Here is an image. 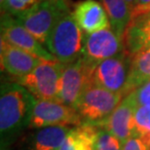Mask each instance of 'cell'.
Masks as SVG:
<instances>
[{
  "mask_svg": "<svg viewBox=\"0 0 150 150\" xmlns=\"http://www.w3.org/2000/svg\"><path fill=\"white\" fill-rule=\"evenodd\" d=\"M36 98L19 83H5L0 94L2 144L30 124Z\"/></svg>",
  "mask_w": 150,
  "mask_h": 150,
  "instance_id": "6da1fadb",
  "label": "cell"
},
{
  "mask_svg": "<svg viewBox=\"0 0 150 150\" xmlns=\"http://www.w3.org/2000/svg\"><path fill=\"white\" fill-rule=\"evenodd\" d=\"M85 34L68 11L59 18L45 44L47 50L62 64L76 61L83 54Z\"/></svg>",
  "mask_w": 150,
  "mask_h": 150,
  "instance_id": "7a4b0ae2",
  "label": "cell"
},
{
  "mask_svg": "<svg viewBox=\"0 0 150 150\" xmlns=\"http://www.w3.org/2000/svg\"><path fill=\"white\" fill-rule=\"evenodd\" d=\"M64 68L59 61H43L30 73L18 78V83L36 100L59 101Z\"/></svg>",
  "mask_w": 150,
  "mask_h": 150,
  "instance_id": "3957f363",
  "label": "cell"
},
{
  "mask_svg": "<svg viewBox=\"0 0 150 150\" xmlns=\"http://www.w3.org/2000/svg\"><path fill=\"white\" fill-rule=\"evenodd\" d=\"M122 97L92 84L85 90L74 108L83 123L100 126L119 105Z\"/></svg>",
  "mask_w": 150,
  "mask_h": 150,
  "instance_id": "277c9868",
  "label": "cell"
},
{
  "mask_svg": "<svg viewBox=\"0 0 150 150\" xmlns=\"http://www.w3.org/2000/svg\"><path fill=\"white\" fill-rule=\"evenodd\" d=\"M69 0H46L33 10L16 19L45 45L49 34L62 15L70 11Z\"/></svg>",
  "mask_w": 150,
  "mask_h": 150,
  "instance_id": "5b68a950",
  "label": "cell"
},
{
  "mask_svg": "<svg viewBox=\"0 0 150 150\" xmlns=\"http://www.w3.org/2000/svg\"><path fill=\"white\" fill-rule=\"evenodd\" d=\"M132 57L123 52L95 65L92 83L110 92L126 96L131 74Z\"/></svg>",
  "mask_w": 150,
  "mask_h": 150,
  "instance_id": "8992f818",
  "label": "cell"
},
{
  "mask_svg": "<svg viewBox=\"0 0 150 150\" xmlns=\"http://www.w3.org/2000/svg\"><path fill=\"white\" fill-rule=\"evenodd\" d=\"M95 65L83 56L64 65L62 76L59 103L74 108L85 90L93 84L92 75Z\"/></svg>",
  "mask_w": 150,
  "mask_h": 150,
  "instance_id": "52a82bcc",
  "label": "cell"
},
{
  "mask_svg": "<svg viewBox=\"0 0 150 150\" xmlns=\"http://www.w3.org/2000/svg\"><path fill=\"white\" fill-rule=\"evenodd\" d=\"M83 124L76 109L57 100H37L29 127L42 129L52 126H74Z\"/></svg>",
  "mask_w": 150,
  "mask_h": 150,
  "instance_id": "ba28073f",
  "label": "cell"
},
{
  "mask_svg": "<svg viewBox=\"0 0 150 150\" xmlns=\"http://www.w3.org/2000/svg\"><path fill=\"white\" fill-rule=\"evenodd\" d=\"M1 38L43 61H58L16 18L10 15L1 17Z\"/></svg>",
  "mask_w": 150,
  "mask_h": 150,
  "instance_id": "9c48e42d",
  "label": "cell"
},
{
  "mask_svg": "<svg viewBox=\"0 0 150 150\" xmlns=\"http://www.w3.org/2000/svg\"><path fill=\"white\" fill-rule=\"evenodd\" d=\"M123 52H125L123 38L111 28L94 33H85L82 56L92 64H97Z\"/></svg>",
  "mask_w": 150,
  "mask_h": 150,
  "instance_id": "30bf717a",
  "label": "cell"
},
{
  "mask_svg": "<svg viewBox=\"0 0 150 150\" xmlns=\"http://www.w3.org/2000/svg\"><path fill=\"white\" fill-rule=\"evenodd\" d=\"M134 106L129 97H125L100 127L106 129L110 134L120 140L122 144L134 137Z\"/></svg>",
  "mask_w": 150,
  "mask_h": 150,
  "instance_id": "8fae6325",
  "label": "cell"
},
{
  "mask_svg": "<svg viewBox=\"0 0 150 150\" xmlns=\"http://www.w3.org/2000/svg\"><path fill=\"white\" fill-rule=\"evenodd\" d=\"M43 59L9 44L1 38V67L17 78L30 73Z\"/></svg>",
  "mask_w": 150,
  "mask_h": 150,
  "instance_id": "7c38bea8",
  "label": "cell"
},
{
  "mask_svg": "<svg viewBox=\"0 0 150 150\" xmlns=\"http://www.w3.org/2000/svg\"><path fill=\"white\" fill-rule=\"evenodd\" d=\"M72 13L78 25L87 34L110 28L109 18L105 9L97 0L78 2Z\"/></svg>",
  "mask_w": 150,
  "mask_h": 150,
  "instance_id": "4fadbf2b",
  "label": "cell"
},
{
  "mask_svg": "<svg viewBox=\"0 0 150 150\" xmlns=\"http://www.w3.org/2000/svg\"><path fill=\"white\" fill-rule=\"evenodd\" d=\"M123 42L125 52L131 57L150 48V14L131 21L123 36Z\"/></svg>",
  "mask_w": 150,
  "mask_h": 150,
  "instance_id": "5bb4252c",
  "label": "cell"
},
{
  "mask_svg": "<svg viewBox=\"0 0 150 150\" xmlns=\"http://www.w3.org/2000/svg\"><path fill=\"white\" fill-rule=\"evenodd\" d=\"M100 126L83 123L72 128L59 150H95Z\"/></svg>",
  "mask_w": 150,
  "mask_h": 150,
  "instance_id": "9a60e30c",
  "label": "cell"
},
{
  "mask_svg": "<svg viewBox=\"0 0 150 150\" xmlns=\"http://www.w3.org/2000/svg\"><path fill=\"white\" fill-rule=\"evenodd\" d=\"M71 129L65 126L39 129L32 139L30 150H59Z\"/></svg>",
  "mask_w": 150,
  "mask_h": 150,
  "instance_id": "2e32d148",
  "label": "cell"
},
{
  "mask_svg": "<svg viewBox=\"0 0 150 150\" xmlns=\"http://www.w3.org/2000/svg\"><path fill=\"white\" fill-rule=\"evenodd\" d=\"M109 18L110 28L120 37L124 36L132 20V9L125 0H100Z\"/></svg>",
  "mask_w": 150,
  "mask_h": 150,
  "instance_id": "e0dca14e",
  "label": "cell"
},
{
  "mask_svg": "<svg viewBox=\"0 0 150 150\" xmlns=\"http://www.w3.org/2000/svg\"><path fill=\"white\" fill-rule=\"evenodd\" d=\"M148 80H150V48H146L132 57L131 74L126 96Z\"/></svg>",
  "mask_w": 150,
  "mask_h": 150,
  "instance_id": "ac0fdd59",
  "label": "cell"
},
{
  "mask_svg": "<svg viewBox=\"0 0 150 150\" xmlns=\"http://www.w3.org/2000/svg\"><path fill=\"white\" fill-rule=\"evenodd\" d=\"M46 0H5L1 5V15L19 18L33 10Z\"/></svg>",
  "mask_w": 150,
  "mask_h": 150,
  "instance_id": "d6986e66",
  "label": "cell"
},
{
  "mask_svg": "<svg viewBox=\"0 0 150 150\" xmlns=\"http://www.w3.org/2000/svg\"><path fill=\"white\" fill-rule=\"evenodd\" d=\"M134 136L150 134V106H139L134 110Z\"/></svg>",
  "mask_w": 150,
  "mask_h": 150,
  "instance_id": "ffe728a7",
  "label": "cell"
},
{
  "mask_svg": "<svg viewBox=\"0 0 150 150\" xmlns=\"http://www.w3.org/2000/svg\"><path fill=\"white\" fill-rule=\"evenodd\" d=\"M95 150H123V144L106 129L100 127L96 139Z\"/></svg>",
  "mask_w": 150,
  "mask_h": 150,
  "instance_id": "44dd1931",
  "label": "cell"
},
{
  "mask_svg": "<svg viewBox=\"0 0 150 150\" xmlns=\"http://www.w3.org/2000/svg\"><path fill=\"white\" fill-rule=\"evenodd\" d=\"M126 97L131 98L136 107L150 106V80L142 84Z\"/></svg>",
  "mask_w": 150,
  "mask_h": 150,
  "instance_id": "7402d4cb",
  "label": "cell"
},
{
  "mask_svg": "<svg viewBox=\"0 0 150 150\" xmlns=\"http://www.w3.org/2000/svg\"><path fill=\"white\" fill-rule=\"evenodd\" d=\"M150 14V0H136L132 8V20ZM131 20V21H132Z\"/></svg>",
  "mask_w": 150,
  "mask_h": 150,
  "instance_id": "603a6c76",
  "label": "cell"
},
{
  "mask_svg": "<svg viewBox=\"0 0 150 150\" xmlns=\"http://www.w3.org/2000/svg\"><path fill=\"white\" fill-rule=\"evenodd\" d=\"M123 150H147V148L140 137L134 136L123 144Z\"/></svg>",
  "mask_w": 150,
  "mask_h": 150,
  "instance_id": "cb8c5ba5",
  "label": "cell"
},
{
  "mask_svg": "<svg viewBox=\"0 0 150 150\" xmlns=\"http://www.w3.org/2000/svg\"><path fill=\"white\" fill-rule=\"evenodd\" d=\"M139 137H140V139H142V142L144 143V145L146 146L147 150H150V134H143V136Z\"/></svg>",
  "mask_w": 150,
  "mask_h": 150,
  "instance_id": "d4e9b609",
  "label": "cell"
},
{
  "mask_svg": "<svg viewBox=\"0 0 150 150\" xmlns=\"http://www.w3.org/2000/svg\"><path fill=\"white\" fill-rule=\"evenodd\" d=\"M126 2H127V4L130 6L131 9L134 7V2H136V0H125Z\"/></svg>",
  "mask_w": 150,
  "mask_h": 150,
  "instance_id": "484cf974",
  "label": "cell"
},
{
  "mask_svg": "<svg viewBox=\"0 0 150 150\" xmlns=\"http://www.w3.org/2000/svg\"><path fill=\"white\" fill-rule=\"evenodd\" d=\"M0 2H1V5L3 4V3H4L5 2V0H0Z\"/></svg>",
  "mask_w": 150,
  "mask_h": 150,
  "instance_id": "4316f807",
  "label": "cell"
}]
</instances>
